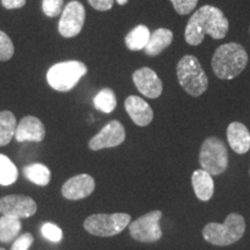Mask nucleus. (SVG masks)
I'll use <instances>...</instances> for the list:
<instances>
[{
  "label": "nucleus",
  "instance_id": "obj_24",
  "mask_svg": "<svg viewBox=\"0 0 250 250\" xmlns=\"http://www.w3.org/2000/svg\"><path fill=\"white\" fill-rule=\"evenodd\" d=\"M18 176V168L11 159L4 154H0V186H11L17 182Z\"/></svg>",
  "mask_w": 250,
  "mask_h": 250
},
{
  "label": "nucleus",
  "instance_id": "obj_18",
  "mask_svg": "<svg viewBox=\"0 0 250 250\" xmlns=\"http://www.w3.org/2000/svg\"><path fill=\"white\" fill-rule=\"evenodd\" d=\"M173 31L167 28H159L151 34L147 45L145 46L144 51L148 56H158L173 43Z\"/></svg>",
  "mask_w": 250,
  "mask_h": 250
},
{
  "label": "nucleus",
  "instance_id": "obj_6",
  "mask_svg": "<svg viewBox=\"0 0 250 250\" xmlns=\"http://www.w3.org/2000/svg\"><path fill=\"white\" fill-rule=\"evenodd\" d=\"M228 149L225 143L218 137H208L201 146L199 164L202 169L212 176L223 174L228 167Z\"/></svg>",
  "mask_w": 250,
  "mask_h": 250
},
{
  "label": "nucleus",
  "instance_id": "obj_14",
  "mask_svg": "<svg viewBox=\"0 0 250 250\" xmlns=\"http://www.w3.org/2000/svg\"><path fill=\"white\" fill-rule=\"evenodd\" d=\"M14 137L19 143H41L45 138V126L40 118L26 116L18 124Z\"/></svg>",
  "mask_w": 250,
  "mask_h": 250
},
{
  "label": "nucleus",
  "instance_id": "obj_13",
  "mask_svg": "<svg viewBox=\"0 0 250 250\" xmlns=\"http://www.w3.org/2000/svg\"><path fill=\"white\" fill-rule=\"evenodd\" d=\"M95 181L88 174H79L71 177L62 187V195L70 201H78L92 195Z\"/></svg>",
  "mask_w": 250,
  "mask_h": 250
},
{
  "label": "nucleus",
  "instance_id": "obj_12",
  "mask_svg": "<svg viewBox=\"0 0 250 250\" xmlns=\"http://www.w3.org/2000/svg\"><path fill=\"white\" fill-rule=\"evenodd\" d=\"M132 80L137 89L148 99H158L164 90L161 79L156 72L149 67H142L134 71Z\"/></svg>",
  "mask_w": 250,
  "mask_h": 250
},
{
  "label": "nucleus",
  "instance_id": "obj_5",
  "mask_svg": "<svg viewBox=\"0 0 250 250\" xmlns=\"http://www.w3.org/2000/svg\"><path fill=\"white\" fill-rule=\"evenodd\" d=\"M87 73L85 62L66 61L52 65L46 73V81L57 92H68L78 85L81 78Z\"/></svg>",
  "mask_w": 250,
  "mask_h": 250
},
{
  "label": "nucleus",
  "instance_id": "obj_19",
  "mask_svg": "<svg viewBox=\"0 0 250 250\" xmlns=\"http://www.w3.org/2000/svg\"><path fill=\"white\" fill-rule=\"evenodd\" d=\"M149 36H151V31H149L148 27L144 26V24H138L125 36V45L131 51H140L147 45Z\"/></svg>",
  "mask_w": 250,
  "mask_h": 250
},
{
  "label": "nucleus",
  "instance_id": "obj_23",
  "mask_svg": "<svg viewBox=\"0 0 250 250\" xmlns=\"http://www.w3.org/2000/svg\"><path fill=\"white\" fill-rule=\"evenodd\" d=\"M93 103L94 107L98 110L104 112V114H110L117 107L116 94L111 88H103L96 94Z\"/></svg>",
  "mask_w": 250,
  "mask_h": 250
},
{
  "label": "nucleus",
  "instance_id": "obj_22",
  "mask_svg": "<svg viewBox=\"0 0 250 250\" xmlns=\"http://www.w3.org/2000/svg\"><path fill=\"white\" fill-rule=\"evenodd\" d=\"M21 230L20 219L2 215L0 217V242L9 243L18 239Z\"/></svg>",
  "mask_w": 250,
  "mask_h": 250
},
{
  "label": "nucleus",
  "instance_id": "obj_10",
  "mask_svg": "<svg viewBox=\"0 0 250 250\" xmlns=\"http://www.w3.org/2000/svg\"><path fill=\"white\" fill-rule=\"evenodd\" d=\"M125 137H126V133H125L123 124L120 121L115 120L105 124L101 131L89 140L88 146L92 151L117 147L124 143Z\"/></svg>",
  "mask_w": 250,
  "mask_h": 250
},
{
  "label": "nucleus",
  "instance_id": "obj_27",
  "mask_svg": "<svg viewBox=\"0 0 250 250\" xmlns=\"http://www.w3.org/2000/svg\"><path fill=\"white\" fill-rule=\"evenodd\" d=\"M42 235L51 242H59L62 239V230L57 225L45 223L42 226Z\"/></svg>",
  "mask_w": 250,
  "mask_h": 250
},
{
  "label": "nucleus",
  "instance_id": "obj_16",
  "mask_svg": "<svg viewBox=\"0 0 250 250\" xmlns=\"http://www.w3.org/2000/svg\"><path fill=\"white\" fill-rule=\"evenodd\" d=\"M227 140L237 154H245L250 149V132L241 122H232L227 127Z\"/></svg>",
  "mask_w": 250,
  "mask_h": 250
},
{
  "label": "nucleus",
  "instance_id": "obj_8",
  "mask_svg": "<svg viewBox=\"0 0 250 250\" xmlns=\"http://www.w3.org/2000/svg\"><path fill=\"white\" fill-rule=\"evenodd\" d=\"M162 212L151 211L130 223L129 230L131 236L139 242H156L162 237L160 220Z\"/></svg>",
  "mask_w": 250,
  "mask_h": 250
},
{
  "label": "nucleus",
  "instance_id": "obj_33",
  "mask_svg": "<svg viewBox=\"0 0 250 250\" xmlns=\"http://www.w3.org/2000/svg\"><path fill=\"white\" fill-rule=\"evenodd\" d=\"M0 250H5V249L4 248H0Z\"/></svg>",
  "mask_w": 250,
  "mask_h": 250
},
{
  "label": "nucleus",
  "instance_id": "obj_17",
  "mask_svg": "<svg viewBox=\"0 0 250 250\" xmlns=\"http://www.w3.org/2000/svg\"><path fill=\"white\" fill-rule=\"evenodd\" d=\"M191 182L197 198L203 202L210 201L214 193V181L212 175L204 169H197L192 173Z\"/></svg>",
  "mask_w": 250,
  "mask_h": 250
},
{
  "label": "nucleus",
  "instance_id": "obj_31",
  "mask_svg": "<svg viewBox=\"0 0 250 250\" xmlns=\"http://www.w3.org/2000/svg\"><path fill=\"white\" fill-rule=\"evenodd\" d=\"M27 0H1V5L6 9H18L26 5Z\"/></svg>",
  "mask_w": 250,
  "mask_h": 250
},
{
  "label": "nucleus",
  "instance_id": "obj_28",
  "mask_svg": "<svg viewBox=\"0 0 250 250\" xmlns=\"http://www.w3.org/2000/svg\"><path fill=\"white\" fill-rule=\"evenodd\" d=\"M177 14L188 15L197 7L198 0H170Z\"/></svg>",
  "mask_w": 250,
  "mask_h": 250
},
{
  "label": "nucleus",
  "instance_id": "obj_9",
  "mask_svg": "<svg viewBox=\"0 0 250 250\" xmlns=\"http://www.w3.org/2000/svg\"><path fill=\"white\" fill-rule=\"evenodd\" d=\"M85 19L86 11L83 5L78 0L70 1L62 12L61 20L58 23L59 34L65 39L78 36L83 30Z\"/></svg>",
  "mask_w": 250,
  "mask_h": 250
},
{
  "label": "nucleus",
  "instance_id": "obj_32",
  "mask_svg": "<svg viewBox=\"0 0 250 250\" xmlns=\"http://www.w3.org/2000/svg\"><path fill=\"white\" fill-rule=\"evenodd\" d=\"M127 1H129V0H116L117 4H118V5H121V6L126 5V4H127Z\"/></svg>",
  "mask_w": 250,
  "mask_h": 250
},
{
  "label": "nucleus",
  "instance_id": "obj_21",
  "mask_svg": "<svg viewBox=\"0 0 250 250\" xmlns=\"http://www.w3.org/2000/svg\"><path fill=\"white\" fill-rule=\"evenodd\" d=\"M23 174L27 180L40 187H45L51 180V171L45 165L31 164L23 168Z\"/></svg>",
  "mask_w": 250,
  "mask_h": 250
},
{
  "label": "nucleus",
  "instance_id": "obj_4",
  "mask_svg": "<svg viewBox=\"0 0 250 250\" xmlns=\"http://www.w3.org/2000/svg\"><path fill=\"white\" fill-rule=\"evenodd\" d=\"M246 230V220L241 214L230 213L224 224L210 223L203 229V236L214 246H229L239 241Z\"/></svg>",
  "mask_w": 250,
  "mask_h": 250
},
{
  "label": "nucleus",
  "instance_id": "obj_15",
  "mask_svg": "<svg viewBox=\"0 0 250 250\" xmlns=\"http://www.w3.org/2000/svg\"><path fill=\"white\" fill-rule=\"evenodd\" d=\"M124 107L133 123L138 126H147L154 118V112L151 105L137 95H131L125 99Z\"/></svg>",
  "mask_w": 250,
  "mask_h": 250
},
{
  "label": "nucleus",
  "instance_id": "obj_26",
  "mask_svg": "<svg viewBox=\"0 0 250 250\" xmlns=\"http://www.w3.org/2000/svg\"><path fill=\"white\" fill-rule=\"evenodd\" d=\"M62 5H64V0H43V13L49 18L58 17L62 12Z\"/></svg>",
  "mask_w": 250,
  "mask_h": 250
},
{
  "label": "nucleus",
  "instance_id": "obj_35",
  "mask_svg": "<svg viewBox=\"0 0 250 250\" xmlns=\"http://www.w3.org/2000/svg\"><path fill=\"white\" fill-rule=\"evenodd\" d=\"M249 31H250V30H249Z\"/></svg>",
  "mask_w": 250,
  "mask_h": 250
},
{
  "label": "nucleus",
  "instance_id": "obj_11",
  "mask_svg": "<svg viewBox=\"0 0 250 250\" xmlns=\"http://www.w3.org/2000/svg\"><path fill=\"white\" fill-rule=\"evenodd\" d=\"M37 204L33 198L23 195H9L0 199V213L17 219L33 217Z\"/></svg>",
  "mask_w": 250,
  "mask_h": 250
},
{
  "label": "nucleus",
  "instance_id": "obj_25",
  "mask_svg": "<svg viewBox=\"0 0 250 250\" xmlns=\"http://www.w3.org/2000/svg\"><path fill=\"white\" fill-rule=\"evenodd\" d=\"M14 45L7 34L0 30V62H7L13 57Z\"/></svg>",
  "mask_w": 250,
  "mask_h": 250
},
{
  "label": "nucleus",
  "instance_id": "obj_2",
  "mask_svg": "<svg viewBox=\"0 0 250 250\" xmlns=\"http://www.w3.org/2000/svg\"><path fill=\"white\" fill-rule=\"evenodd\" d=\"M249 56L241 44L235 42L220 45L212 56L211 66L215 77L221 80H232L246 70Z\"/></svg>",
  "mask_w": 250,
  "mask_h": 250
},
{
  "label": "nucleus",
  "instance_id": "obj_29",
  "mask_svg": "<svg viewBox=\"0 0 250 250\" xmlns=\"http://www.w3.org/2000/svg\"><path fill=\"white\" fill-rule=\"evenodd\" d=\"M34 242V236L30 233H24L18 236L13 245H12L11 250H28Z\"/></svg>",
  "mask_w": 250,
  "mask_h": 250
},
{
  "label": "nucleus",
  "instance_id": "obj_3",
  "mask_svg": "<svg viewBox=\"0 0 250 250\" xmlns=\"http://www.w3.org/2000/svg\"><path fill=\"white\" fill-rule=\"evenodd\" d=\"M176 76L181 87L190 96L198 98L208 90V76L195 56L186 55L180 59L176 66Z\"/></svg>",
  "mask_w": 250,
  "mask_h": 250
},
{
  "label": "nucleus",
  "instance_id": "obj_30",
  "mask_svg": "<svg viewBox=\"0 0 250 250\" xmlns=\"http://www.w3.org/2000/svg\"><path fill=\"white\" fill-rule=\"evenodd\" d=\"M89 5L92 6L94 9L100 12H107L110 11L114 6L115 0H87Z\"/></svg>",
  "mask_w": 250,
  "mask_h": 250
},
{
  "label": "nucleus",
  "instance_id": "obj_34",
  "mask_svg": "<svg viewBox=\"0 0 250 250\" xmlns=\"http://www.w3.org/2000/svg\"><path fill=\"white\" fill-rule=\"evenodd\" d=\"M249 174H250V170H249Z\"/></svg>",
  "mask_w": 250,
  "mask_h": 250
},
{
  "label": "nucleus",
  "instance_id": "obj_7",
  "mask_svg": "<svg viewBox=\"0 0 250 250\" xmlns=\"http://www.w3.org/2000/svg\"><path fill=\"white\" fill-rule=\"evenodd\" d=\"M130 223L131 217L127 213H98L86 219L83 228L92 235L109 237L123 232Z\"/></svg>",
  "mask_w": 250,
  "mask_h": 250
},
{
  "label": "nucleus",
  "instance_id": "obj_1",
  "mask_svg": "<svg viewBox=\"0 0 250 250\" xmlns=\"http://www.w3.org/2000/svg\"><path fill=\"white\" fill-rule=\"evenodd\" d=\"M229 29V21L220 8L211 5H204L195 11L188 21L184 30V40L189 45L198 46L205 36L213 40H223Z\"/></svg>",
  "mask_w": 250,
  "mask_h": 250
},
{
  "label": "nucleus",
  "instance_id": "obj_20",
  "mask_svg": "<svg viewBox=\"0 0 250 250\" xmlns=\"http://www.w3.org/2000/svg\"><path fill=\"white\" fill-rule=\"evenodd\" d=\"M17 118L9 110L0 111V146H6L11 143L17 130Z\"/></svg>",
  "mask_w": 250,
  "mask_h": 250
}]
</instances>
